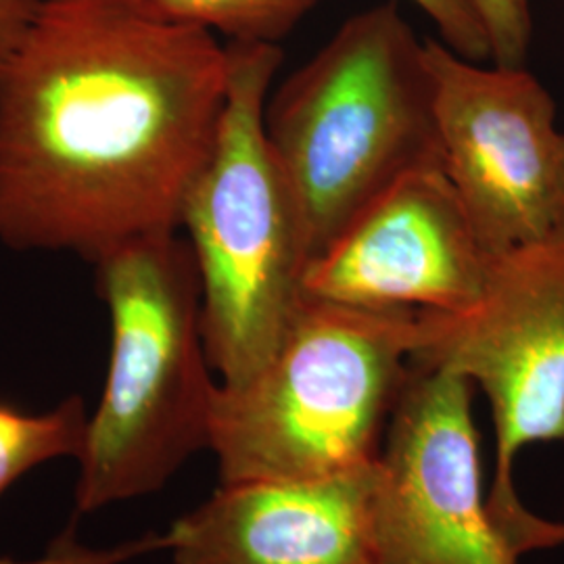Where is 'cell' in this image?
Listing matches in <instances>:
<instances>
[{
  "instance_id": "13",
  "label": "cell",
  "mask_w": 564,
  "mask_h": 564,
  "mask_svg": "<svg viewBox=\"0 0 564 564\" xmlns=\"http://www.w3.org/2000/svg\"><path fill=\"white\" fill-rule=\"evenodd\" d=\"M491 48V63L521 67L533 41L531 0H473Z\"/></svg>"
},
{
  "instance_id": "5",
  "label": "cell",
  "mask_w": 564,
  "mask_h": 564,
  "mask_svg": "<svg viewBox=\"0 0 564 564\" xmlns=\"http://www.w3.org/2000/svg\"><path fill=\"white\" fill-rule=\"evenodd\" d=\"M230 86L209 160L182 205L202 282L205 354L218 383L241 384L281 345L305 302L312 260L302 212L265 137L279 44L230 42Z\"/></svg>"
},
{
  "instance_id": "11",
  "label": "cell",
  "mask_w": 564,
  "mask_h": 564,
  "mask_svg": "<svg viewBox=\"0 0 564 564\" xmlns=\"http://www.w3.org/2000/svg\"><path fill=\"white\" fill-rule=\"evenodd\" d=\"M88 416L80 395H69L42 412L0 402V500L44 464L61 458L78 460Z\"/></svg>"
},
{
  "instance_id": "4",
  "label": "cell",
  "mask_w": 564,
  "mask_h": 564,
  "mask_svg": "<svg viewBox=\"0 0 564 564\" xmlns=\"http://www.w3.org/2000/svg\"><path fill=\"white\" fill-rule=\"evenodd\" d=\"M263 128L300 205L312 260L405 172L442 162L424 41L398 2L343 21L270 90Z\"/></svg>"
},
{
  "instance_id": "12",
  "label": "cell",
  "mask_w": 564,
  "mask_h": 564,
  "mask_svg": "<svg viewBox=\"0 0 564 564\" xmlns=\"http://www.w3.org/2000/svg\"><path fill=\"white\" fill-rule=\"evenodd\" d=\"M153 20L220 32L230 42L279 44L323 0H130Z\"/></svg>"
},
{
  "instance_id": "6",
  "label": "cell",
  "mask_w": 564,
  "mask_h": 564,
  "mask_svg": "<svg viewBox=\"0 0 564 564\" xmlns=\"http://www.w3.org/2000/svg\"><path fill=\"white\" fill-rule=\"evenodd\" d=\"M412 364L460 375L491 405L487 508L498 527L523 554L564 545L563 521L531 512L512 479L529 445L564 442V230L489 256L468 307L416 312Z\"/></svg>"
},
{
  "instance_id": "15",
  "label": "cell",
  "mask_w": 564,
  "mask_h": 564,
  "mask_svg": "<svg viewBox=\"0 0 564 564\" xmlns=\"http://www.w3.org/2000/svg\"><path fill=\"white\" fill-rule=\"evenodd\" d=\"M440 32V41L466 59L491 61V48L473 0H412Z\"/></svg>"
},
{
  "instance_id": "14",
  "label": "cell",
  "mask_w": 564,
  "mask_h": 564,
  "mask_svg": "<svg viewBox=\"0 0 564 564\" xmlns=\"http://www.w3.org/2000/svg\"><path fill=\"white\" fill-rule=\"evenodd\" d=\"M165 547V535H142L116 545H88L82 542L74 527L63 529L59 535L44 547L41 556L30 561L0 558V564H123L147 552Z\"/></svg>"
},
{
  "instance_id": "17",
  "label": "cell",
  "mask_w": 564,
  "mask_h": 564,
  "mask_svg": "<svg viewBox=\"0 0 564 564\" xmlns=\"http://www.w3.org/2000/svg\"><path fill=\"white\" fill-rule=\"evenodd\" d=\"M563 2H564V0H563Z\"/></svg>"
},
{
  "instance_id": "2",
  "label": "cell",
  "mask_w": 564,
  "mask_h": 564,
  "mask_svg": "<svg viewBox=\"0 0 564 564\" xmlns=\"http://www.w3.org/2000/svg\"><path fill=\"white\" fill-rule=\"evenodd\" d=\"M95 268L109 362L78 456L76 514L158 494L209 449L218 381L205 354L202 282L178 232L123 242Z\"/></svg>"
},
{
  "instance_id": "10",
  "label": "cell",
  "mask_w": 564,
  "mask_h": 564,
  "mask_svg": "<svg viewBox=\"0 0 564 564\" xmlns=\"http://www.w3.org/2000/svg\"><path fill=\"white\" fill-rule=\"evenodd\" d=\"M377 463L307 484L218 485L165 533L174 564H377Z\"/></svg>"
},
{
  "instance_id": "1",
  "label": "cell",
  "mask_w": 564,
  "mask_h": 564,
  "mask_svg": "<svg viewBox=\"0 0 564 564\" xmlns=\"http://www.w3.org/2000/svg\"><path fill=\"white\" fill-rule=\"evenodd\" d=\"M228 86L207 30L130 0H46L0 69V245L93 263L178 232Z\"/></svg>"
},
{
  "instance_id": "9",
  "label": "cell",
  "mask_w": 564,
  "mask_h": 564,
  "mask_svg": "<svg viewBox=\"0 0 564 564\" xmlns=\"http://www.w3.org/2000/svg\"><path fill=\"white\" fill-rule=\"evenodd\" d=\"M489 256L442 162L405 172L307 263L303 295L358 307L458 312Z\"/></svg>"
},
{
  "instance_id": "8",
  "label": "cell",
  "mask_w": 564,
  "mask_h": 564,
  "mask_svg": "<svg viewBox=\"0 0 564 564\" xmlns=\"http://www.w3.org/2000/svg\"><path fill=\"white\" fill-rule=\"evenodd\" d=\"M473 395L460 375L412 364L377 460V564L521 561L487 508Z\"/></svg>"
},
{
  "instance_id": "7",
  "label": "cell",
  "mask_w": 564,
  "mask_h": 564,
  "mask_svg": "<svg viewBox=\"0 0 564 564\" xmlns=\"http://www.w3.org/2000/svg\"><path fill=\"white\" fill-rule=\"evenodd\" d=\"M442 165L487 256L564 230V132L524 65L470 61L424 41Z\"/></svg>"
},
{
  "instance_id": "3",
  "label": "cell",
  "mask_w": 564,
  "mask_h": 564,
  "mask_svg": "<svg viewBox=\"0 0 564 564\" xmlns=\"http://www.w3.org/2000/svg\"><path fill=\"white\" fill-rule=\"evenodd\" d=\"M416 310L305 297L241 384L216 387L209 452L220 485L307 484L377 463L412 368Z\"/></svg>"
},
{
  "instance_id": "16",
  "label": "cell",
  "mask_w": 564,
  "mask_h": 564,
  "mask_svg": "<svg viewBox=\"0 0 564 564\" xmlns=\"http://www.w3.org/2000/svg\"><path fill=\"white\" fill-rule=\"evenodd\" d=\"M46 0H0V69L15 53Z\"/></svg>"
}]
</instances>
